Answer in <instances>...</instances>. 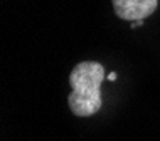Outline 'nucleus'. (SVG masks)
I'll list each match as a JSON object with an SVG mask.
<instances>
[{"mask_svg": "<svg viewBox=\"0 0 160 141\" xmlns=\"http://www.w3.org/2000/svg\"><path fill=\"white\" fill-rule=\"evenodd\" d=\"M108 81H116V72H110V74L106 76Z\"/></svg>", "mask_w": 160, "mask_h": 141, "instance_id": "4", "label": "nucleus"}, {"mask_svg": "<svg viewBox=\"0 0 160 141\" xmlns=\"http://www.w3.org/2000/svg\"><path fill=\"white\" fill-rule=\"evenodd\" d=\"M143 22H145V20H135V22H132V27L137 29V27H140V25L143 24Z\"/></svg>", "mask_w": 160, "mask_h": 141, "instance_id": "3", "label": "nucleus"}, {"mask_svg": "<svg viewBox=\"0 0 160 141\" xmlns=\"http://www.w3.org/2000/svg\"><path fill=\"white\" fill-rule=\"evenodd\" d=\"M115 15L122 20H145L157 10L158 0H111Z\"/></svg>", "mask_w": 160, "mask_h": 141, "instance_id": "2", "label": "nucleus"}, {"mask_svg": "<svg viewBox=\"0 0 160 141\" xmlns=\"http://www.w3.org/2000/svg\"><path fill=\"white\" fill-rule=\"evenodd\" d=\"M105 66L96 61H83L72 67L69 74L72 91L68 96V104L74 116L89 118L101 109V84L105 82Z\"/></svg>", "mask_w": 160, "mask_h": 141, "instance_id": "1", "label": "nucleus"}]
</instances>
